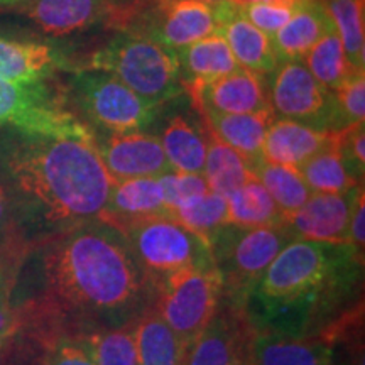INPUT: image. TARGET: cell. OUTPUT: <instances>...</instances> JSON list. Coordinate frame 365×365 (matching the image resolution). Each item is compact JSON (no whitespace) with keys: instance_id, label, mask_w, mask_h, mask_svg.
I'll return each mask as SVG.
<instances>
[{"instance_id":"33","label":"cell","mask_w":365,"mask_h":365,"mask_svg":"<svg viewBox=\"0 0 365 365\" xmlns=\"http://www.w3.org/2000/svg\"><path fill=\"white\" fill-rule=\"evenodd\" d=\"M323 6L344 44L346 58L357 70H365L364 0H325Z\"/></svg>"},{"instance_id":"10","label":"cell","mask_w":365,"mask_h":365,"mask_svg":"<svg viewBox=\"0 0 365 365\" xmlns=\"http://www.w3.org/2000/svg\"><path fill=\"white\" fill-rule=\"evenodd\" d=\"M271 75L267 85L274 115L319 130H340L333 91L319 83L303 61H282Z\"/></svg>"},{"instance_id":"23","label":"cell","mask_w":365,"mask_h":365,"mask_svg":"<svg viewBox=\"0 0 365 365\" xmlns=\"http://www.w3.org/2000/svg\"><path fill=\"white\" fill-rule=\"evenodd\" d=\"M331 29L335 26L323 2L301 0L291 19L271 38L277 61H301L312 46Z\"/></svg>"},{"instance_id":"15","label":"cell","mask_w":365,"mask_h":365,"mask_svg":"<svg viewBox=\"0 0 365 365\" xmlns=\"http://www.w3.org/2000/svg\"><path fill=\"white\" fill-rule=\"evenodd\" d=\"M48 38H68L110 22V0H29L9 9Z\"/></svg>"},{"instance_id":"24","label":"cell","mask_w":365,"mask_h":365,"mask_svg":"<svg viewBox=\"0 0 365 365\" xmlns=\"http://www.w3.org/2000/svg\"><path fill=\"white\" fill-rule=\"evenodd\" d=\"M331 132L279 118L269 127L262 144V158L281 166L299 168L330 143Z\"/></svg>"},{"instance_id":"17","label":"cell","mask_w":365,"mask_h":365,"mask_svg":"<svg viewBox=\"0 0 365 365\" xmlns=\"http://www.w3.org/2000/svg\"><path fill=\"white\" fill-rule=\"evenodd\" d=\"M213 11L217 33H220L227 41L239 66L264 76L271 75L279 65L271 39L244 19L239 7L228 0L213 4Z\"/></svg>"},{"instance_id":"43","label":"cell","mask_w":365,"mask_h":365,"mask_svg":"<svg viewBox=\"0 0 365 365\" xmlns=\"http://www.w3.org/2000/svg\"><path fill=\"white\" fill-rule=\"evenodd\" d=\"M22 350H6L0 354V365H27V360L22 357Z\"/></svg>"},{"instance_id":"12","label":"cell","mask_w":365,"mask_h":365,"mask_svg":"<svg viewBox=\"0 0 365 365\" xmlns=\"http://www.w3.org/2000/svg\"><path fill=\"white\" fill-rule=\"evenodd\" d=\"M93 139L100 161L113 182L159 178L173 170L159 135L144 130L125 134L93 132Z\"/></svg>"},{"instance_id":"6","label":"cell","mask_w":365,"mask_h":365,"mask_svg":"<svg viewBox=\"0 0 365 365\" xmlns=\"http://www.w3.org/2000/svg\"><path fill=\"white\" fill-rule=\"evenodd\" d=\"M289 242L282 227L223 225L210 244L213 264L222 277V299L247 307L264 271Z\"/></svg>"},{"instance_id":"3","label":"cell","mask_w":365,"mask_h":365,"mask_svg":"<svg viewBox=\"0 0 365 365\" xmlns=\"http://www.w3.org/2000/svg\"><path fill=\"white\" fill-rule=\"evenodd\" d=\"M364 262L349 245L291 240L252 289L247 314L255 330L312 335L352 294Z\"/></svg>"},{"instance_id":"25","label":"cell","mask_w":365,"mask_h":365,"mask_svg":"<svg viewBox=\"0 0 365 365\" xmlns=\"http://www.w3.org/2000/svg\"><path fill=\"white\" fill-rule=\"evenodd\" d=\"M159 139L173 170L203 175L207 143L200 117L175 113L166 120Z\"/></svg>"},{"instance_id":"40","label":"cell","mask_w":365,"mask_h":365,"mask_svg":"<svg viewBox=\"0 0 365 365\" xmlns=\"http://www.w3.org/2000/svg\"><path fill=\"white\" fill-rule=\"evenodd\" d=\"M19 257L21 245L14 230L11 208H9L7 196L0 186V269L2 272L11 271Z\"/></svg>"},{"instance_id":"47","label":"cell","mask_w":365,"mask_h":365,"mask_svg":"<svg viewBox=\"0 0 365 365\" xmlns=\"http://www.w3.org/2000/svg\"><path fill=\"white\" fill-rule=\"evenodd\" d=\"M4 281V272H2V269H0V282Z\"/></svg>"},{"instance_id":"9","label":"cell","mask_w":365,"mask_h":365,"mask_svg":"<svg viewBox=\"0 0 365 365\" xmlns=\"http://www.w3.org/2000/svg\"><path fill=\"white\" fill-rule=\"evenodd\" d=\"M0 127L66 132L86 125L70 110L65 90L53 80H0Z\"/></svg>"},{"instance_id":"48","label":"cell","mask_w":365,"mask_h":365,"mask_svg":"<svg viewBox=\"0 0 365 365\" xmlns=\"http://www.w3.org/2000/svg\"><path fill=\"white\" fill-rule=\"evenodd\" d=\"M314 2H325V0H314Z\"/></svg>"},{"instance_id":"5","label":"cell","mask_w":365,"mask_h":365,"mask_svg":"<svg viewBox=\"0 0 365 365\" xmlns=\"http://www.w3.org/2000/svg\"><path fill=\"white\" fill-rule=\"evenodd\" d=\"M65 98L70 110L91 132L103 134L145 130L159 112L112 73L100 70L76 71L68 81Z\"/></svg>"},{"instance_id":"31","label":"cell","mask_w":365,"mask_h":365,"mask_svg":"<svg viewBox=\"0 0 365 365\" xmlns=\"http://www.w3.org/2000/svg\"><path fill=\"white\" fill-rule=\"evenodd\" d=\"M303 65L327 90L335 91L357 71L346 58L344 44L335 29L323 34L303 56Z\"/></svg>"},{"instance_id":"44","label":"cell","mask_w":365,"mask_h":365,"mask_svg":"<svg viewBox=\"0 0 365 365\" xmlns=\"http://www.w3.org/2000/svg\"><path fill=\"white\" fill-rule=\"evenodd\" d=\"M228 2L235 4V6H252V4H293L298 6L301 0H228Z\"/></svg>"},{"instance_id":"38","label":"cell","mask_w":365,"mask_h":365,"mask_svg":"<svg viewBox=\"0 0 365 365\" xmlns=\"http://www.w3.org/2000/svg\"><path fill=\"white\" fill-rule=\"evenodd\" d=\"M244 19H247L261 33L272 38L294 14L293 4H252V6H237Z\"/></svg>"},{"instance_id":"1","label":"cell","mask_w":365,"mask_h":365,"mask_svg":"<svg viewBox=\"0 0 365 365\" xmlns=\"http://www.w3.org/2000/svg\"><path fill=\"white\" fill-rule=\"evenodd\" d=\"M4 281L19 331L39 345L135 323L154 301L125 237L98 218L26 249Z\"/></svg>"},{"instance_id":"28","label":"cell","mask_w":365,"mask_h":365,"mask_svg":"<svg viewBox=\"0 0 365 365\" xmlns=\"http://www.w3.org/2000/svg\"><path fill=\"white\" fill-rule=\"evenodd\" d=\"M227 223L237 227H281L284 215L254 175L227 196Z\"/></svg>"},{"instance_id":"32","label":"cell","mask_w":365,"mask_h":365,"mask_svg":"<svg viewBox=\"0 0 365 365\" xmlns=\"http://www.w3.org/2000/svg\"><path fill=\"white\" fill-rule=\"evenodd\" d=\"M227 198L213 191L186 200L171 213L173 220L190 230L191 234L200 237L208 247L217 232L227 225Z\"/></svg>"},{"instance_id":"46","label":"cell","mask_w":365,"mask_h":365,"mask_svg":"<svg viewBox=\"0 0 365 365\" xmlns=\"http://www.w3.org/2000/svg\"><path fill=\"white\" fill-rule=\"evenodd\" d=\"M202 2H207V4H215V2H220V0H202Z\"/></svg>"},{"instance_id":"8","label":"cell","mask_w":365,"mask_h":365,"mask_svg":"<svg viewBox=\"0 0 365 365\" xmlns=\"http://www.w3.org/2000/svg\"><path fill=\"white\" fill-rule=\"evenodd\" d=\"M124 237L153 287L181 269L213 264L208 245L173 218L159 217L143 222Z\"/></svg>"},{"instance_id":"11","label":"cell","mask_w":365,"mask_h":365,"mask_svg":"<svg viewBox=\"0 0 365 365\" xmlns=\"http://www.w3.org/2000/svg\"><path fill=\"white\" fill-rule=\"evenodd\" d=\"M255 327L247 309L220 301L215 314L190 345L186 365H255Z\"/></svg>"},{"instance_id":"41","label":"cell","mask_w":365,"mask_h":365,"mask_svg":"<svg viewBox=\"0 0 365 365\" xmlns=\"http://www.w3.org/2000/svg\"><path fill=\"white\" fill-rule=\"evenodd\" d=\"M110 2L113 12L108 27L115 29V33H120V31H130L149 9L161 0H110Z\"/></svg>"},{"instance_id":"18","label":"cell","mask_w":365,"mask_h":365,"mask_svg":"<svg viewBox=\"0 0 365 365\" xmlns=\"http://www.w3.org/2000/svg\"><path fill=\"white\" fill-rule=\"evenodd\" d=\"M188 97L191 103H202L218 113H252L271 108L266 76L245 68H237Z\"/></svg>"},{"instance_id":"36","label":"cell","mask_w":365,"mask_h":365,"mask_svg":"<svg viewBox=\"0 0 365 365\" xmlns=\"http://www.w3.org/2000/svg\"><path fill=\"white\" fill-rule=\"evenodd\" d=\"M158 180L163 190L164 205L170 210V213H173V210L180 207L181 203H185L186 200L210 191L203 175H193V173H180L171 170L166 175L159 176Z\"/></svg>"},{"instance_id":"16","label":"cell","mask_w":365,"mask_h":365,"mask_svg":"<svg viewBox=\"0 0 365 365\" xmlns=\"http://www.w3.org/2000/svg\"><path fill=\"white\" fill-rule=\"evenodd\" d=\"M171 218L163 198V190L158 178H139L112 182L107 203L100 212L98 220H102L122 235L139 223L153 218Z\"/></svg>"},{"instance_id":"22","label":"cell","mask_w":365,"mask_h":365,"mask_svg":"<svg viewBox=\"0 0 365 365\" xmlns=\"http://www.w3.org/2000/svg\"><path fill=\"white\" fill-rule=\"evenodd\" d=\"M255 365H333V346L314 335L255 330Z\"/></svg>"},{"instance_id":"19","label":"cell","mask_w":365,"mask_h":365,"mask_svg":"<svg viewBox=\"0 0 365 365\" xmlns=\"http://www.w3.org/2000/svg\"><path fill=\"white\" fill-rule=\"evenodd\" d=\"M175 53L181 86L186 95L198 93L205 85L240 68L220 33H213L196 43L182 46Z\"/></svg>"},{"instance_id":"2","label":"cell","mask_w":365,"mask_h":365,"mask_svg":"<svg viewBox=\"0 0 365 365\" xmlns=\"http://www.w3.org/2000/svg\"><path fill=\"white\" fill-rule=\"evenodd\" d=\"M112 182L88 127L66 132L0 127V186L21 255L97 220Z\"/></svg>"},{"instance_id":"39","label":"cell","mask_w":365,"mask_h":365,"mask_svg":"<svg viewBox=\"0 0 365 365\" xmlns=\"http://www.w3.org/2000/svg\"><path fill=\"white\" fill-rule=\"evenodd\" d=\"M43 346L41 365H95L93 359L80 340L54 339Z\"/></svg>"},{"instance_id":"29","label":"cell","mask_w":365,"mask_h":365,"mask_svg":"<svg viewBox=\"0 0 365 365\" xmlns=\"http://www.w3.org/2000/svg\"><path fill=\"white\" fill-rule=\"evenodd\" d=\"M335 132H331L330 143L325 148L296 168L312 193H346L357 186H362L346 171L336 145Z\"/></svg>"},{"instance_id":"7","label":"cell","mask_w":365,"mask_h":365,"mask_svg":"<svg viewBox=\"0 0 365 365\" xmlns=\"http://www.w3.org/2000/svg\"><path fill=\"white\" fill-rule=\"evenodd\" d=\"M222 301V277L215 264L173 272L154 284L153 307L182 344L198 339Z\"/></svg>"},{"instance_id":"26","label":"cell","mask_w":365,"mask_h":365,"mask_svg":"<svg viewBox=\"0 0 365 365\" xmlns=\"http://www.w3.org/2000/svg\"><path fill=\"white\" fill-rule=\"evenodd\" d=\"M137 365H186L188 346L149 307L135 322Z\"/></svg>"},{"instance_id":"35","label":"cell","mask_w":365,"mask_h":365,"mask_svg":"<svg viewBox=\"0 0 365 365\" xmlns=\"http://www.w3.org/2000/svg\"><path fill=\"white\" fill-rule=\"evenodd\" d=\"M365 70H357L333 91L336 108V120L340 130L364 122L365 115Z\"/></svg>"},{"instance_id":"27","label":"cell","mask_w":365,"mask_h":365,"mask_svg":"<svg viewBox=\"0 0 365 365\" xmlns=\"http://www.w3.org/2000/svg\"><path fill=\"white\" fill-rule=\"evenodd\" d=\"M198 117L202 120L205 143H207L203 178L210 191L227 198L252 176V171H250L245 159L227 143H223L200 113Z\"/></svg>"},{"instance_id":"30","label":"cell","mask_w":365,"mask_h":365,"mask_svg":"<svg viewBox=\"0 0 365 365\" xmlns=\"http://www.w3.org/2000/svg\"><path fill=\"white\" fill-rule=\"evenodd\" d=\"M250 171L262 182L284 218L303 207L312 196V190L296 168L269 163L262 158L250 168Z\"/></svg>"},{"instance_id":"34","label":"cell","mask_w":365,"mask_h":365,"mask_svg":"<svg viewBox=\"0 0 365 365\" xmlns=\"http://www.w3.org/2000/svg\"><path fill=\"white\" fill-rule=\"evenodd\" d=\"M80 341L95 365H137L135 323L93 333Z\"/></svg>"},{"instance_id":"45","label":"cell","mask_w":365,"mask_h":365,"mask_svg":"<svg viewBox=\"0 0 365 365\" xmlns=\"http://www.w3.org/2000/svg\"><path fill=\"white\" fill-rule=\"evenodd\" d=\"M26 2H29V0H0V9H12Z\"/></svg>"},{"instance_id":"4","label":"cell","mask_w":365,"mask_h":365,"mask_svg":"<svg viewBox=\"0 0 365 365\" xmlns=\"http://www.w3.org/2000/svg\"><path fill=\"white\" fill-rule=\"evenodd\" d=\"M85 70L112 73L153 107L180 98L182 91L176 53L139 31H120L91 54Z\"/></svg>"},{"instance_id":"13","label":"cell","mask_w":365,"mask_h":365,"mask_svg":"<svg viewBox=\"0 0 365 365\" xmlns=\"http://www.w3.org/2000/svg\"><path fill=\"white\" fill-rule=\"evenodd\" d=\"M176 49L217 33L213 4L202 0H161L140 17L134 29Z\"/></svg>"},{"instance_id":"42","label":"cell","mask_w":365,"mask_h":365,"mask_svg":"<svg viewBox=\"0 0 365 365\" xmlns=\"http://www.w3.org/2000/svg\"><path fill=\"white\" fill-rule=\"evenodd\" d=\"M364 222H365V196H364V186H360L355 195L352 215H350L349 223V237H346V245L354 250L357 259L364 262V249H365V232H364Z\"/></svg>"},{"instance_id":"20","label":"cell","mask_w":365,"mask_h":365,"mask_svg":"<svg viewBox=\"0 0 365 365\" xmlns=\"http://www.w3.org/2000/svg\"><path fill=\"white\" fill-rule=\"evenodd\" d=\"M65 53L41 41L0 38V80L43 81L68 70Z\"/></svg>"},{"instance_id":"37","label":"cell","mask_w":365,"mask_h":365,"mask_svg":"<svg viewBox=\"0 0 365 365\" xmlns=\"http://www.w3.org/2000/svg\"><path fill=\"white\" fill-rule=\"evenodd\" d=\"M335 137L346 171L362 185L365 173V122L336 130Z\"/></svg>"},{"instance_id":"14","label":"cell","mask_w":365,"mask_h":365,"mask_svg":"<svg viewBox=\"0 0 365 365\" xmlns=\"http://www.w3.org/2000/svg\"><path fill=\"white\" fill-rule=\"evenodd\" d=\"M357 188L346 193H312L299 210L287 215L282 228L291 240L346 245Z\"/></svg>"},{"instance_id":"21","label":"cell","mask_w":365,"mask_h":365,"mask_svg":"<svg viewBox=\"0 0 365 365\" xmlns=\"http://www.w3.org/2000/svg\"><path fill=\"white\" fill-rule=\"evenodd\" d=\"M193 107L223 143L245 159L249 168L262 159L264 139L269 127L276 120L272 108L252 113H218L205 108L202 103H193Z\"/></svg>"}]
</instances>
